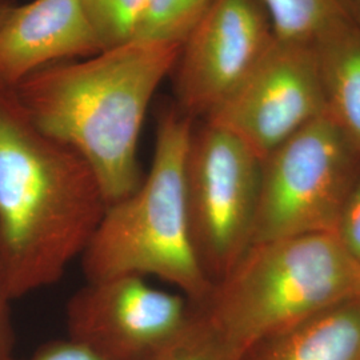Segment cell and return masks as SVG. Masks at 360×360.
Wrapping results in <instances>:
<instances>
[{"label": "cell", "mask_w": 360, "mask_h": 360, "mask_svg": "<svg viewBox=\"0 0 360 360\" xmlns=\"http://www.w3.org/2000/svg\"><path fill=\"white\" fill-rule=\"evenodd\" d=\"M107 206L90 165L0 83V271L11 300L59 282Z\"/></svg>", "instance_id": "obj_1"}, {"label": "cell", "mask_w": 360, "mask_h": 360, "mask_svg": "<svg viewBox=\"0 0 360 360\" xmlns=\"http://www.w3.org/2000/svg\"><path fill=\"white\" fill-rule=\"evenodd\" d=\"M180 47L134 39L83 60L46 65L13 87L39 129L90 165L108 205L142 181L143 123L155 92L172 74Z\"/></svg>", "instance_id": "obj_2"}, {"label": "cell", "mask_w": 360, "mask_h": 360, "mask_svg": "<svg viewBox=\"0 0 360 360\" xmlns=\"http://www.w3.org/2000/svg\"><path fill=\"white\" fill-rule=\"evenodd\" d=\"M195 119L174 102L156 116L154 155L139 187L108 205L83 259L87 282L120 275L156 276L203 306L214 290L193 248L186 162Z\"/></svg>", "instance_id": "obj_3"}, {"label": "cell", "mask_w": 360, "mask_h": 360, "mask_svg": "<svg viewBox=\"0 0 360 360\" xmlns=\"http://www.w3.org/2000/svg\"><path fill=\"white\" fill-rule=\"evenodd\" d=\"M359 296L360 264L334 233H309L251 245L200 309L243 354L269 335Z\"/></svg>", "instance_id": "obj_4"}, {"label": "cell", "mask_w": 360, "mask_h": 360, "mask_svg": "<svg viewBox=\"0 0 360 360\" xmlns=\"http://www.w3.org/2000/svg\"><path fill=\"white\" fill-rule=\"evenodd\" d=\"M360 179V151L323 115L262 160L251 245L309 233H334Z\"/></svg>", "instance_id": "obj_5"}, {"label": "cell", "mask_w": 360, "mask_h": 360, "mask_svg": "<svg viewBox=\"0 0 360 360\" xmlns=\"http://www.w3.org/2000/svg\"><path fill=\"white\" fill-rule=\"evenodd\" d=\"M262 159L229 129L193 126L186 162V199L196 257L220 282L251 247Z\"/></svg>", "instance_id": "obj_6"}, {"label": "cell", "mask_w": 360, "mask_h": 360, "mask_svg": "<svg viewBox=\"0 0 360 360\" xmlns=\"http://www.w3.org/2000/svg\"><path fill=\"white\" fill-rule=\"evenodd\" d=\"M276 37L262 0H214L181 43L174 103L193 119L217 111L255 70Z\"/></svg>", "instance_id": "obj_7"}, {"label": "cell", "mask_w": 360, "mask_h": 360, "mask_svg": "<svg viewBox=\"0 0 360 360\" xmlns=\"http://www.w3.org/2000/svg\"><path fill=\"white\" fill-rule=\"evenodd\" d=\"M198 306L181 292L120 275L87 282L70 299V339L104 360H146L193 319Z\"/></svg>", "instance_id": "obj_8"}, {"label": "cell", "mask_w": 360, "mask_h": 360, "mask_svg": "<svg viewBox=\"0 0 360 360\" xmlns=\"http://www.w3.org/2000/svg\"><path fill=\"white\" fill-rule=\"evenodd\" d=\"M326 114L314 46L276 39L243 84L203 120L229 129L263 160Z\"/></svg>", "instance_id": "obj_9"}, {"label": "cell", "mask_w": 360, "mask_h": 360, "mask_svg": "<svg viewBox=\"0 0 360 360\" xmlns=\"http://www.w3.org/2000/svg\"><path fill=\"white\" fill-rule=\"evenodd\" d=\"M102 51L80 0L18 4L0 28V83L15 87L46 65Z\"/></svg>", "instance_id": "obj_10"}, {"label": "cell", "mask_w": 360, "mask_h": 360, "mask_svg": "<svg viewBox=\"0 0 360 360\" xmlns=\"http://www.w3.org/2000/svg\"><path fill=\"white\" fill-rule=\"evenodd\" d=\"M240 360H360V296L257 340Z\"/></svg>", "instance_id": "obj_11"}, {"label": "cell", "mask_w": 360, "mask_h": 360, "mask_svg": "<svg viewBox=\"0 0 360 360\" xmlns=\"http://www.w3.org/2000/svg\"><path fill=\"white\" fill-rule=\"evenodd\" d=\"M316 52L327 115L360 151V25L349 22L319 39Z\"/></svg>", "instance_id": "obj_12"}, {"label": "cell", "mask_w": 360, "mask_h": 360, "mask_svg": "<svg viewBox=\"0 0 360 360\" xmlns=\"http://www.w3.org/2000/svg\"><path fill=\"white\" fill-rule=\"evenodd\" d=\"M275 37L314 46L336 27L355 20L354 0H262Z\"/></svg>", "instance_id": "obj_13"}, {"label": "cell", "mask_w": 360, "mask_h": 360, "mask_svg": "<svg viewBox=\"0 0 360 360\" xmlns=\"http://www.w3.org/2000/svg\"><path fill=\"white\" fill-rule=\"evenodd\" d=\"M242 352L196 309L190 323L146 360H240Z\"/></svg>", "instance_id": "obj_14"}, {"label": "cell", "mask_w": 360, "mask_h": 360, "mask_svg": "<svg viewBox=\"0 0 360 360\" xmlns=\"http://www.w3.org/2000/svg\"><path fill=\"white\" fill-rule=\"evenodd\" d=\"M214 0H150L135 39L181 44Z\"/></svg>", "instance_id": "obj_15"}, {"label": "cell", "mask_w": 360, "mask_h": 360, "mask_svg": "<svg viewBox=\"0 0 360 360\" xmlns=\"http://www.w3.org/2000/svg\"><path fill=\"white\" fill-rule=\"evenodd\" d=\"M103 50L129 43L150 0H80Z\"/></svg>", "instance_id": "obj_16"}, {"label": "cell", "mask_w": 360, "mask_h": 360, "mask_svg": "<svg viewBox=\"0 0 360 360\" xmlns=\"http://www.w3.org/2000/svg\"><path fill=\"white\" fill-rule=\"evenodd\" d=\"M334 235L348 255L360 264V179L339 215Z\"/></svg>", "instance_id": "obj_17"}, {"label": "cell", "mask_w": 360, "mask_h": 360, "mask_svg": "<svg viewBox=\"0 0 360 360\" xmlns=\"http://www.w3.org/2000/svg\"><path fill=\"white\" fill-rule=\"evenodd\" d=\"M13 360H104L90 348L65 338L50 340L39 346L27 358H13Z\"/></svg>", "instance_id": "obj_18"}, {"label": "cell", "mask_w": 360, "mask_h": 360, "mask_svg": "<svg viewBox=\"0 0 360 360\" xmlns=\"http://www.w3.org/2000/svg\"><path fill=\"white\" fill-rule=\"evenodd\" d=\"M10 302L11 297L4 285L3 275L0 271V360H13V324L10 316Z\"/></svg>", "instance_id": "obj_19"}, {"label": "cell", "mask_w": 360, "mask_h": 360, "mask_svg": "<svg viewBox=\"0 0 360 360\" xmlns=\"http://www.w3.org/2000/svg\"><path fill=\"white\" fill-rule=\"evenodd\" d=\"M18 6L16 0H0V28Z\"/></svg>", "instance_id": "obj_20"}, {"label": "cell", "mask_w": 360, "mask_h": 360, "mask_svg": "<svg viewBox=\"0 0 360 360\" xmlns=\"http://www.w3.org/2000/svg\"><path fill=\"white\" fill-rule=\"evenodd\" d=\"M354 13H355V20L360 25V0H354Z\"/></svg>", "instance_id": "obj_21"}]
</instances>
